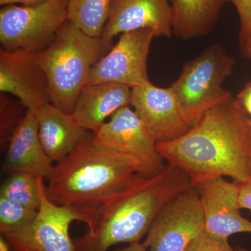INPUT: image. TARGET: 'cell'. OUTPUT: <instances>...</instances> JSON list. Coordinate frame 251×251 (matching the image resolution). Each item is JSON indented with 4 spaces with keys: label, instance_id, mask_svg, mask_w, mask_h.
I'll return each instance as SVG.
<instances>
[{
    "label": "cell",
    "instance_id": "6da1fadb",
    "mask_svg": "<svg viewBox=\"0 0 251 251\" xmlns=\"http://www.w3.org/2000/svg\"><path fill=\"white\" fill-rule=\"evenodd\" d=\"M157 149L168 164L188 175L193 186L225 176L239 184L251 180V119L232 95L185 134L157 143Z\"/></svg>",
    "mask_w": 251,
    "mask_h": 251
},
{
    "label": "cell",
    "instance_id": "7a4b0ae2",
    "mask_svg": "<svg viewBox=\"0 0 251 251\" xmlns=\"http://www.w3.org/2000/svg\"><path fill=\"white\" fill-rule=\"evenodd\" d=\"M193 187L187 175L173 165L151 177L138 175L97 209V227L74 241L75 251H108L117 244L140 242L161 209Z\"/></svg>",
    "mask_w": 251,
    "mask_h": 251
},
{
    "label": "cell",
    "instance_id": "3957f363",
    "mask_svg": "<svg viewBox=\"0 0 251 251\" xmlns=\"http://www.w3.org/2000/svg\"><path fill=\"white\" fill-rule=\"evenodd\" d=\"M92 134L54 166L46 186L52 202L97 210L139 175L128 159L96 145Z\"/></svg>",
    "mask_w": 251,
    "mask_h": 251
},
{
    "label": "cell",
    "instance_id": "277c9868",
    "mask_svg": "<svg viewBox=\"0 0 251 251\" xmlns=\"http://www.w3.org/2000/svg\"><path fill=\"white\" fill-rule=\"evenodd\" d=\"M112 46V41L87 35L67 20L50 45L36 53L49 81L51 103L72 114L91 69Z\"/></svg>",
    "mask_w": 251,
    "mask_h": 251
},
{
    "label": "cell",
    "instance_id": "5b68a950",
    "mask_svg": "<svg viewBox=\"0 0 251 251\" xmlns=\"http://www.w3.org/2000/svg\"><path fill=\"white\" fill-rule=\"evenodd\" d=\"M234 64L233 57L218 44L184 64L170 89L191 128L208 110L232 95L222 85L233 72Z\"/></svg>",
    "mask_w": 251,
    "mask_h": 251
},
{
    "label": "cell",
    "instance_id": "8992f818",
    "mask_svg": "<svg viewBox=\"0 0 251 251\" xmlns=\"http://www.w3.org/2000/svg\"><path fill=\"white\" fill-rule=\"evenodd\" d=\"M39 185L41 202L36 219L27 227L2 236L10 251H75L74 241L69 234L71 224L82 221L87 225L89 232H92L98 220L97 210L58 205L48 197L42 178Z\"/></svg>",
    "mask_w": 251,
    "mask_h": 251
},
{
    "label": "cell",
    "instance_id": "52a82bcc",
    "mask_svg": "<svg viewBox=\"0 0 251 251\" xmlns=\"http://www.w3.org/2000/svg\"><path fill=\"white\" fill-rule=\"evenodd\" d=\"M69 0L32 6L9 4L0 9V43L7 50L39 52L50 45L67 21Z\"/></svg>",
    "mask_w": 251,
    "mask_h": 251
},
{
    "label": "cell",
    "instance_id": "ba28073f",
    "mask_svg": "<svg viewBox=\"0 0 251 251\" xmlns=\"http://www.w3.org/2000/svg\"><path fill=\"white\" fill-rule=\"evenodd\" d=\"M92 139L100 148L131 162L143 177L156 176L166 167L156 142L129 105L115 112L92 134Z\"/></svg>",
    "mask_w": 251,
    "mask_h": 251
},
{
    "label": "cell",
    "instance_id": "9c48e42d",
    "mask_svg": "<svg viewBox=\"0 0 251 251\" xmlns=\"http://www.w3.org/2000/svg\"><path fill=\"white\" fill-rule=\"evenodd\" d=\"M204 229L202 206L193 187L161 209L143 243L148 251H188Z\"/></svg>",
    "mask_w": 251,
    "mask_h": 251
},
{
    "label": "cell",
    "instance_id": "30bf717a",
    "mask_svg": "<svg viewBox=\"0 0 251 251\" xmlns=\"http://www.w3.org/2000/svg\"><path fill=\"white\" fill-rule=\"evenodd\" d=\"M154 37L151 28L122 33L108 53L92 67L87 85L115 82L132 89L148 81L147 63Z\"/></svg>",
    "mask_w": 251,
    "mask_h": 251
},
{
    "label": "cell",
    "instance_id": "8fae6325",
    "mask_svg": "<svg viewBox=\"0 0 251 251\" xmlns=\"http://www.w3.org/2000/svg\"><path fill=\"white\" fill-rule=\"evenodd\" d=\"M0 91L17 97L27 110L34 113L51 103L49 81L35 52L1 48Z\"/></svg>",
    "mask_w": 251,
    "mask_h": 251
},
{
    "label": "cell",
    "instance_id": "7c38bea8",
    "mask_svg": "<svg viewBox=\"0 0 251 251\" xmlns=\"http://www.w3.org/2000/svg\"><path fill=\"white\" fill-rule=\"evenodd\" d=\"M193 187L201 201L206 232L226 239L234 234L251 233V221L240 213V185L218 177Z\"/></svg>",
    "mask_w": 251,
    "mask_h": 251
},
{
    "label": "cell",
    "instance_id": "4fadbf2b",
    "mask_svg": "<svg viewBox=\"0 0 251 251\" xmlns=\"http://www.w3.org/2000/svg\"><path fill=\"white\" fill-rule=\"evenodd\" d=\"M131 93L130 105L157 143L176 139L191 128L170 87L148 80L132 88Z\"/></svg>",
    "mask_w": 251,
    "mask_h": 251
},
{
    "label": "cell",
    "instance_id": "5bb4252c",
    "mask_svg": "<svg viewBox=\"0 0 251 251\" xmlns=\"http://www.w3.org/2000/svg\"><path fill=\"white\" fill-rule=\"evenodd\" d=\"M174 0H113L110 16L102 33L106 41L118 34L141 28H151L156 37L173 33Z\"/></svg>",
    "mask_w": 251,
    "mask_h": 251
},
{
    "label": "cell",
    "instance_id": "9a60e30c",
    "mask_svg": "<svg viewBox=\"0 0 251 251\" xmlns=\"http://www.w3.org/2000/svg\"><path fill=\"white\" fill-rule=\"evenodd\" d=\"M52 163L39 138L35 113L27 110L8 144L4 170L10 175L26 173L49 179Z\"/></svg>",
    "mask_w": 251,
    "mask_h": 251
},
{
    "label": "cell",
    "instance_id": "2e32d148",
    "mask_svg": "<svg viewBox=\"0 0 251 251\" xmlns=\"http://www.w3.org/2000/svg\"><path fill=\"white\" fill-rule=\"evenodd\" d=\"M131 88L115 82L87 85L80 92L72 112L79 125L92 133L115 112L130 105Z\"/></svg>",
    "mask_w": 251,
    "mask_h": 251
},
{
    "label": "cell",
    "instance_id": "e0dca14e",
    "mask_svg": "<svg viewBox=\"0 0 251 251\" xmlns=\"http://www.w3.org/2000/svg\"><path fill=\"white\" fill-rule=\"evenodd\" d=\"M35 115L41 144L48 156L57 163L92 133L79 125L72 114L51 103L41 107Z\"/></svg>",
    "mask_w": 251,
    "mask_h": 251
},
{
    "label": "cell",
    "instance_id": "ac0fdd59",
    "mask_svg": "<svg viewBox=\"0 0 251 251\" xmlns=\"http://www.w3.org/2000/svg\"><path fill=\"white\" fill-rule=\"evenodd\" d=\"M227 1L231 0H174L172 4L173 34L188 40L209 34Z\"/></svg>",
    "mask_w": 251,
    "mask_h": 251
},
{
    "label": "cell",
    "instance_id": "d6986e66",
    "mask_svg": "<svg viewBox=\"0 0 251 251\" xmlns=\"http://www.w3.org/2000/svg\"><path fill=\"white\" fill-rule=\"evenodd\" d=\"M113 0H69L67 20L87 35L101 37Z\"/></svg>",
    "mask_w": 251,
    "mask_h": 251
},
{
    "label": "cell",
    "instance_id": "ffe728a7",
    "mask_svg": "<svg viewBox=\"0 0 251 251\" xmlns=\"http://www.w3.org/2000/svg\"><path fill=\"white\" fill-rule=\"evenodd\" d=\"M39 179L29 173L10 175L9 179L1 185L0 196L39 210L41 202Z\"/></svg>",
    "mask_w": 251,
    "mask_h": 251
},
{
    "label": "cell",
    "instance_id": "44dd1931",
    "mask_svg": "<svg viewBox=\"0 0 251 251\" xmlns=\"http://www.w3.org/2000/svg\"><path fill=\"white\" fill-rule=\"evenodd\" d=\"M38 211L0 196V232L1 236L14 233L34 221Z\"/></svg>",
    "mask_w": 251,
    "mask_h": 251
},
{
    "label": "cell",
    "instance_id": "7402d4cb",
    "mask_svg": "<svg viewBox=\"0 0 251 251\" xmlns=\"http://www.w3.org/2000/svg\"><path fill=\"white\" fill-rule=\"evenodd\" d=\"M23 107L24 105L18 100L10 99L6 94L0 95V142L1 147L9 144L11 135L22 120Z\"/></svg>",
    "mask_w": 251,
    "mask_h": 251
},
{
    "label": "cell",
    "instance_id": "603a6c76",
    "mask_svg": "<svg viewBox=\"0 0 251 251\" xmlns=\"http://www.w3.org/2000/svg\"><path fill=\"white\" fill-rule=\"evenodd\" d=\"M188 251H234L228 239L213 235L203 229L190 246Z\"/></svg>",
    "mask_w": 251,
    "mask_h": 251
},
{
    "label": "cell",
    "instance_id": "cb8c5ba5",
    "mask_svg": "<svg viewBox=\"0 0 251 251\" xmlns=\"http://www.w3.org/2000/svg\"><path fill=\"white\" fill-rule=\"evenodd\" d=\"M240 21L239 41L241 46L251 40V0H231Z\"/></svg>",
    "mask_w": 251,
    "mask_h": 251
},
{
    "label": "cell",
    "instance_id": "d4e9b609",
    "mask_svg": "<svg viewBox=\"0 0 251 251\" xmlns=\"http://www.w3.org/2000/svg\"><path fill=\"white\" fill-rule=\"evenodd\" d=\"M240 185L239 203L241 209L251 210V180Z\"/></svg>",
    "mask_w": 251,
    "mask_h": 251
},
{
    "label": "cell",
    "instance_id": "484cf974",
    "mask_svg": "<svg viewBox=\"0 0 251 251\" xmlns=\"http://www.w3.org/2000/svg\"><path fill=\"white\" fill-rule=\"evenodd\" d=\"M237 100L248 115H251V82L246 85L237 95Z\"/></svg>",
    "mask_w": 251,
    "mask_h": 251
},
{
    "label": "cell",
    "instance_id": "4316f807",
    "mask_svg": "<svg viewBox=\"0 0 251 251\" xmlns=\"http://www.w3.org/2000/svg\"><path fill=\"white\" fill-rule=\"evenodd\" d=\"M48 0H0V5L5 6L9 4H21L23 6H32L45 2Z\"/></svg>",
    "mask_w": 251,
    "mask_h": 251
},
{
    "label": "cell",
    "instance_id": "83f0119b",
    "mask_svg": "<svg viewBox=\"0 0 251 251\" xmlns=\"http://www.w3.org/2000/svg\"><path fill=\"white\" fill-rule=\"evenodd\" d=\"M112 251H148V249L143 242H139L128 244L127 247L117 249Z\"/></svg>",
    "mask_w": 251,
    "mask_h": 251
},
{
    "label": "cell",
    "instance_id": "f1b7e54d",
    "mask_svg": "<svg viewBox=\"0 0 251 251\" xmlns=\"http://www.w3.org/2000/svg\"><path fill=\"white\" fill-rule=\"evenodd\" d=\"M243 54L247 58L251 59V40L242 47Z\"/></svg>",
    "mask_w": 251,
    "mask_h": 251
},
{
    "label": "cell",
    "instance_id": "f546056e",
    "mask_svg": "<svg viewBox=\"0 0 251 251\" xmlns=\"http://www.w3.org/2000/svg\"><path fill=\"white\" fill-rule=\"evenodd\" d=\"M0 251H10L9 245L2 236L0 237Z\"/></svg>",
    "mask_w": 251,
    "mask_h": 251
},
{
    "label": "cell",
    "instance_id": "4dcf8cb0",
    "mask_svg": "<svg viewBox=\"0 0 251 251\" xmlns=\"http://www.w3.org/2000/svg\"><path fill=\"white\" fill-rule=\"evenodd\" d=\"M234 251H251L249 250V249H245V248L242 247H237L234 248Z\"/></svg>",
    "mask_w": 251,
    "mask_h": 251
},
{
    "label": "cell",
    "instance_id": "1f68e13d",
    "mask_svg": "<svg viewBox=\"0 0 251 251\" xmlns=\"http://www.w3.org/2000/svg\"></svg>",
    "mask_w": 251,
    "mask_h": 251
}]
</instances>
